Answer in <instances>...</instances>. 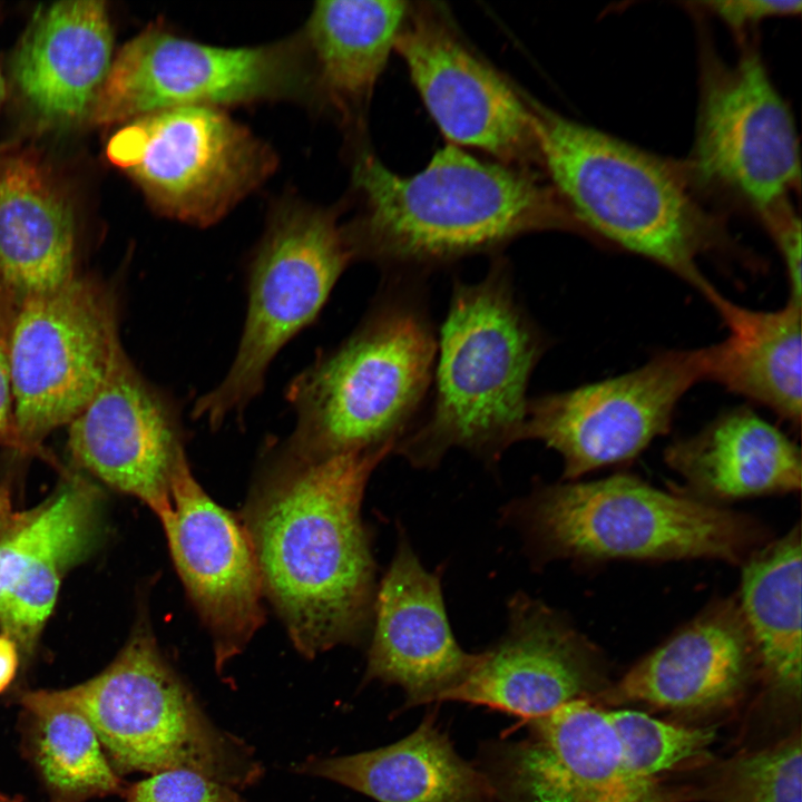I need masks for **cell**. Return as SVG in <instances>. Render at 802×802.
Here are the masks:
<instances>
[{"instance_id":"cell-20","label":"cell","mask_w":802,"mask_h":802,"mask_svg":"<svg viewBox=\"0 0 802 802\" xmlns=\"http://www.w3.org/2000/svg\"><path fill=\"white\" fill-rule=\"evenodd\" d=\"M755 675V649L737 598H720L636 663L604 695L612 703L706 711L739 698Z\"/></svg>"},{"instance_id":"cell-2","label":"cell","mask_w":802,"mask_h":802,"mask_svg":"<svg viewBox=\"0 0 802 802\" xmlns=\"http://www.w3.org/2000/svg\"><path fill=\"white\" fill-rule=\"evenodd\" d=\"M352 180L363 203L343 226L353 260L371 262L389 277L419 280L528 233L579 232L535 169L483 160L449 143L411 176L391 172L364 149Z\"/></svg>"},{"instance_id":"cell-21","label":"cell","mask_w":802,"mask_h":802,"mask_svg":"<svg viewBox=\"0 0 802 802\" xmlns=\"http://www.w3.org/2000/svg\"><path fill=\"white\" fill-rule=\"evenodd\" d=\"M113 31L101 1H60L39 11L12 59L30 109L50 125L89 117L111 66Z\"/></svg>"},{"instance_id":"cell-36","label":"cell","mask_w":802,"mask_h":802,"mask_svg":"<svg viewBox=\"0 0 802 802\" xmlns=\"http://www.w3.org/2000/svg\"><path fill=\"white\" fill-rule=\"evenodd\" d=\"M19 654L13 640L0 634V694L11 684L16 676Z\"/></svg>"},{"instance_id":"cell-11","label":"cell","mask_w":802,"mask_h":802,"mask_svg":"<svg viewBox=\"0 0 802 802\" xmlns=\"http://www.w3.org/2000/svg\"><path fill=\"white\" fill-rule=\"evenodd\" d=\"M701 381H707L705 348L667 350L623 374L529 399L522 440L555 450L563 481H576L666 434L678 402Z\"/></svg>"},{"instance_id":"cell-37","label":"cell","mask_w":802,"mask_h":802,"mask_svg":"<svg viewBox=\"0 0 802 802\" xmlns=\"http://www.w3.org/2000/svg\"><path fill=\"white\" fill-rule=\"evenodd\" d=\"M4 92H6L4 81H3V78H2V75H1V71H0V104H1V101H2V99H3V97H4Z\"/></svg>"},{"instance_id":"cell-9","label":"cell","mask_w":802,"mask_h":802,"mask_svg":"<svg viewBox=\"0 0 802 802\" xmlns=\"http://www.w3.org/2000/svg\"><path fill=\"white\" fill-rule=\"evenodd\" d=\"M118 321L116 294L88 276L18 305L8 344L12 442L33 447L87 405L120 342Z\"/></svg>"},{"instance_id":"cell-8","label":"cell","mask_w":802,"mask_h":802,"mask_svg":"<svg viewBox=\"0 0 802 802\" xmlns=\"http://www.w3.org/2000/svg\"><path fill=\"white\" fill-rule=\"evenodd\" d=\"M344 227L330 212L290 206L278 212L247 272V310L234 360L223 380L194 403L211 428L241 418L262 392L267 370L320 314L353 262Z\"/></svg>"},{"instance_id":"cell-22","label":"cell","mask_w":802,"mask_h":802,"mask_svg":"<svg viewBox=\"0 0 802 802\" xmlns=\"http://www.w3.org/2000/svg\"><path fill=\"white\" fill-rule=\"evenodd\" d=\"M76 275V225L68 198L35 155H2L0 288L19 305Z\"/></svg>"},{"instance_id":"cell-7","label":"cell","mask_w":802,"mask_h":802,"mask_svg":"<svg viewBox=\"0 0 802 802\" xmlns=\"http://www.w3.org/2000/svg\"><path fill=\"white\" fill-rule=\"evenodd\" d=\"M48 692L87 717L120 773L190 770L232 788L262 775L250 749L206 717L146 626L98 675Z\"/></svg>"},{"instance_id":"cell-24","label":"cell","mask_w":802,"mask_h":802,"mask_svg":"<svg viewBox=\"0 0 802 802\" xmlns=\"http://www.w3.org/2000/svg\"><path fill=\"white\" fill-rule=\"evenodd\" d=\"M299 771L334 781L378 802L495 800L481 769L457 754L431 717L395 743L352 755L310 760Z\"/></svg>"},{"instance_id":"cell-15","label":"cell","mask_w":802,"mask_h":802,"mask_svg":"<svg viewBox=\"0 0 802 802\" xmlns=\"http://www.w3.org/2000/svg\"><path fill=\"white\" fill-rule=\"evenodd\" d=\"M528 724L530 737L497 747L482 770L500 802H674L629 766L606 711L588 698Z\"/></svg>"},{"instance_id":"cell-27","label":"cell","mask_w":802,"mask_h":802,"mask_svg":"<svg viewBox=\"0 0 802 802\" xmlns=\"http://www.w3.org/2000/svg\"><path fill=\"white\" fill-rule=\"evenodd\" d=\"M409 2L320 1L307 26L323 88L348 119H359L372 97Z\"/></svg>"},{"instance_id":"cell-38","label":"cell","mask_w":802,"mask_h":802,"mask_svg":"<svg viewBox=\"0 0 802 802\" xmlns=\"http://www.w3.org/2000/svg\"><path fill=\"white\" fill-rule=\"evenodd\" d=\"M0 802H22L18 799H11L0 793Z\"/></svg>"},{"instance_id":"cell-25","label":"cell","mask_w":802,"mask_h":802,"mask_svg":"<svg viewBox=\"0 0 802 802\" xmlns=\"http://www.w3.org/2000/svg\"><path fill=\"white\" fill-rule=\"evenodd\" d=\"M727 335L706 348L707 381L716 382L801 424V303L791 300L777 310L739 305L718 291L708 300Z\"/></svg>"},{"instance_id":"cell-26","label":"cell","mask_w":802,"mask_h":802,"mask_svg":"<svg viewBox=\"0 0 802 802\" xmlns=\"http://www.w3.org/2000/svg\"><path fill=\"white\" fill-rule=\"evenodd\" d=\"M801 528L767 541L742 565L739 606L757 659L759 676L775 692L800 698Z\"/></svg>"},{"instance_id":"cell-23","label":"cell","mask_w":802,"mask_h":802,"mask_svg":"<svg viewBox=\"0 0 802 802\" xmlns=\"http://www.w3.org/2000/svg\"><path fill=\"white\" fill-rule=\"evenodd\" d=\"M664 458L685 482L681 492L712 505L801 489L799 446L749 408L725 411L675 440Z\"/></svg>"},{"instance_id":"cell-13","label":"cell","mask_w":802,"mask_h":802,"mask_svg":"<svg viewBox=\"0 0 802 802\" xmlns=\"http://www.w3.org/2000/svg\"><path fill=\"white\" fill-rule=\"evenodd\" d=\"M792 113L760 56L711 63L703 81L693 163L700 178L744 200L765 222L800 183Z\"/></svg>"},{"instance_id":"cell-19","label":"cell","mask_w":802,"mask_h":802,"mask_svg":"<svg viewBox=\"0 0 802 802\" xmlns=\"http://www.w3.org/2000/svg\"><path fill=\"white\" fill-rule=\"evenodd\" d=\"M365 681L398 685L407 705L444 701L483 658L456 640L448 620L441 571H429L404 530L379 587Z\"/></svg>"},{"instance_id":"cell-3","label":"cell","mask_w":802,"mask_h":802,"mask_svg":"<svg viewBox=\"0 0 802 802\" xmlns=\"http://www.w3.org/2000/svg\"><path fill=\"white\" fill-rule=\"evenodd\" d=\"M356 327L296 374L294 428L282 451L302 459L392 449L429 398L437 334L419 280L390 277Z\"/></svg>"},{"instance_id":"cell-30","label":"cell","mask_w":802,"mask_h":802,"mask_svg":"<svg viewBox=\"0 0 802 802\" xmlns=\"http://www.w3.org/2000/svg\"><path fill=\"white\" fill-rule=\"evenodd\" d=\"M701 794L710 802H802L800 732L726 761Z\"/></svg>"},{"instance_id":"cell-35","label":"cell","mask_w":802,"mask_h":802,"mask_svg":"<svg viewBox=\"0 0 802 802\" xmlns=\"http://www.w3.org/2000/svg\"><path fill=\"white\" fill-rule=\"evenodd\" d=\"M18 304L0 288V440L13 439V394L9 365V333Z\"/></svg>"},{"instance_id":"cell-17","label":"cell","mask_w":802,"mask_h":802,"mask_svg":"<svg viewBox=\"0 0 802 802\" xmlns=\"http://www.w3.org/2000/svg\"><path fill=\"white\" fill-rule=\"evenodd\" d=\"M163 524L173 560L214 644L216 669L241 653L263 624L264 587L251 536L193 477L186 454L170 476Z\"/></svg>"},{"instance_id":"cell-5","label":"cell","mask_w":802,"mask_h":802,"mask_svg":"<svg viewBox=\"0 0 802 802\" xmlns=\"http://www.w3.org/2000/svg\"><path fill=\"white\" fill-rule=\"evenodd\" d=\"M541 167L580 233L655 262L698 291H716L700 260L730 251L721 224L677 168L617 137L534 102Z\"/></svg>"},{"instance_id":"cell-16","label":"cell","mask_w":802,"mask_h":802,"mask_svg":"<svg viewBox=\"0 0 802 802\" xmlns=\"http://www.w3.org/2000/svg\"><path fill=\"white\" fill-rule=\"evenodd\" d=\"M75 462L144 501L162 520L172 511L170 476L185 456L180 410L115 346L95 395L68 424Z\"/></svg>"},{"instance_id":"cell-18","label":"cell","mask_w":802,"mask_h":802,"mask_svg":"<svg viewBox=\"0 0 802 802\" xmlns=\"http://www.w3.org/2000/svg\"><path fill=\"white\" fill-rule=\"evenodd\" d=\"M596 647L560 613L524 593L508 603V626L472 674L444 701L518 715L526 722L588 698L602 681Z\"/></svg>"},{"instance_id":"cell-34","label":"cell","mask_w":802,"mask_h":802,"mask_svg":"<svg viewBox=\"0 0 802 802\" xmlns=\"http://www.w3.org/2000/svg\"><path fill=\"white\" fill-rule=\"evenodd\" d=\"M733 29L740 30L771 17L801 11L799 0H728L703 3Z\"/></svg>"},{"instance_id":"cell-28","label":"cell","mask_w":802,"mask_h":802,"mask_svg":"<svg viewBox=\"0 0 802 802\" xmlns=\"http://www.w3.org/2000/svg\"><path fill=\"white\" fill-rule=\"evenodd\" d=\"M20 703L30 716L36 765L51 792L77 802L123 791L120 777L81 712L55 700L48 689L25 692Z\"/></svg>"},{"instance_id":"cell-6","label":"cell","mask_w":802,"mask_h":802,"mask_svg":"<svg viewBox=\"0 0 802 802\" xmlns=\"http://www.w3.org/2000/svg\"><path fill=\"white\" fill-rule=\"evenodd\" d=\"M535 565L554 560L716 559L743 563L770 541L747 515L630 475L539 485L505 509Z\"/></svg>"},{"instance_id":"cell-1","label":"cell","mask_w":802,"mask_h":802,"mask_svg":"<svg viewBox=\"0 0 802 802\" xmlns=\"http://www.w3.org/2000/svg\"><path fill=\"white\" fill-rule=\"evenodd\" d=\"M392 449L302 459L281 451L245 526L264 593L306 657L368 632L376 593L366 483Z\"/></svg>"},{"instance_id":"cell-29","label":"cell","mask_w":802,"mask_h":802,"mask_svg":"<svg viewBox=\"0 0 802 802\" xmlns=\"http://www.w3.org/2000/svg\"><path fill=\"white\" fill-rule=\"evenodd\" d=\"M96 489L70 477L42 506L10 515L0 529V599L36 564L65 557L79 561L91 547L98 520Z\"/></svg>"},{"instance_id":"cell-12","label":"cell","mask_w":802,"mask_h":802,"mask_svg":"<svg viewBox=\"0 0 802 802\" xmlns=\"http://www.w3.org/2000/svg\"><path fill=\"white\" fill-rule=\"evenodd\" d=\"M394 50L449 144L542 168L534 101L472 51L443 8L409 2Z\"/></svg>"},{"instance_id":"cell-32","label":"cell","mask_w":802,"mask_h":802,"mask_svg":"<svg viewBox=\"0 0 802 802\" xmlns=\"http://www.w3.org/2000/svg\"><path fill=\"white\" fill-rule=\"evenodd\" d=\"M72 564L51 557L36 564L0 599V630L30 655L55 606L62 574Z\"/></svg>"},{"instance_id":"cell-33","label":"cell","mask_w":802,"mask_h":802,"mask_svg":"<svg viewBox=\"0 0 802 802\" xmlns=\"http://www.w3.org/2000/svg\"><path fill=\"white\" fill-rule=\"evenodd\" d=\"M126 802H243L232 786L190 770H168L131 785Z\"/></svg>"},{"instance_id":"cell-4","label":"cell","mask_w":802,"mask_h":802,"mask_svg":"<svg viewBox=\"0 0 802 802\" xmlns=\"http://www.w3.org/2000/svg\"><path fill=\"white\" fill-rule=\"evenodd\" d=\"M547 339L518 302L508 263L497 260L476 282L453 283L437 335L428 410L394 453L436 468L452 448L488 464L522 440L530 376Z\"/></svg>"},{"instance_id":"cell-14","label":"cell","mask_w":802,"mask_h":802,"mask_svg":"<svg viewBox=\"0 0 802 802\" xmlns=\"http://www.w3.org/2000/svg\"><path fill=\"white\" fill-rule=\"evenodd\" d=\"M299 74L284 46L219 48L149 29L111 62L89 118L97 125L155 111L284 95Z\"/></svg>"},{"instance_id":"cell-31","label":"cell","mask_w":802,"mask_h":802,"mask_svg":"<svg viewBox=\"0 0 802 802\" xmlns=\"http://www.w3.org/2000/svg\"><path fill=\"white\" fill-rule=\"evenodd\" d=\"M629 766L655 780L658 773L707 754L715 737L710 727H686L635 710L606 711Z\"/></svg>"},{"instance_id":"cell-10","label":"cell","mask_w":802,"mask_h":802,"mask_svg":"<svg viewBox=\"0 0 802 802\" xmlns=\"http://www.w3.org/2000/svg\"><path fill=\"white\" fill-rule=\"evenodd\" d=\"M107 156L163 214L197 226L221 219L275 167L265 144L207 106L129 120L110 138Z\"/></svg>"}]
</instances>
